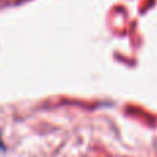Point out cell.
Segmentation results:
<instances>
[{"instance_id": "obj_1", "label": "cell", "mask_w": 157, "mask_h": 157, "mask_svg": "<svg viewBox=\"0 0 157 157\" xmlns=\"http://www.w3.org/2000/svg\"><path fill=\"white\" fill-rule=\"evenodd\" d=\"M0 149H3V144H2V141H0Z\"/></svg>"}]
</instances>
